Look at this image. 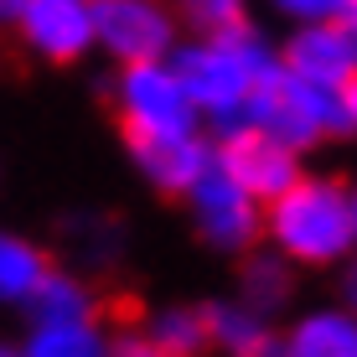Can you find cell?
Instances as JSON below:
<instances>
[{"instance_id":"1","label":"cell","mask_w":357,"mask_h":357,"mask_svg":"<svg viewBox=\"0 0 357 357\" xmlns=\"http://www.w3.org/2000/svg\"><path fill=\"white\" fill-rule=\"evenodd\" d=\"M264 243L290 259L295 269H326L352 264L357 254V187L347 171H311L290 181L280 197L264 202Z\"/></svg>"},{"instance_id":"2","label":"cell","mask_w":357,"mask_h":357,"mask_svg":"<svg viewBox=\"0 0 357 357\" xmlns=\"http://www.w3.org/2000/svg\"><path fill=\"white\" fill-rule=\"evenodd\" d=\"M171 73L181 78L197 119L207 135H228L243 125L249 93L259 89V78L280 63L275 42L254 26V21H233L223 31H197L187 42H176V52L166 57Z\"/></svg>"},{"instance_id":"3","label":"cell","mask_w":357,"mask_h":357,"mask_svg":"<svg viewBox=\"0 0 357 357\" xmlns=\"http://www.w3.org/2000/svg\"><path fill=\"white\" fill-rule=\"evenodd\" d=\"M109 109L125 140H181V135H202L181 78L171 63H125L109 78Z\"/></svg>"},{"instance_id":"4","label":"cell","mask_w":357,"mask_h":357,"mask_svg":"<svg viewBox=\"0 0 357 357\" xmlns=\"http://www.w3.org/2000/svg\"><path fill=\"white\" fill-rule=\"evenodd\" d=\"M181 202H187L192 238L202 243V249L223 254V259H238L254 243H264V202L243 192L218 161L181 192Z\"/></svg>"},{"instance_id":"5","label":"cell","mask_w":357,"mask_h":357,"mask_svg":"<svg viewBox=\"0 0 357 357\" xmlns=\"http://www.w3.org/2000/svg\"><path fill=\"white\" fill-rule=\"evenodd\" d=\"M326 93L331 89H311L305 78H295L275 63L259 78V89L249 93L243 125L280 140L295 155H311L316 145H326Z\"/></svg>"},{"instance_id":"6","label":"cell","mask_w":357,"mask_h":357,"mask_svg":"<svg viewBox=\"0 0 357 357\" xmlns=\"http://www.w3.org/2000/svg\"><path fill=\"white\" fill-rule=\"evenodd\" d=\"M93 52L114 68L125 63H166L181 42V21L171 0H89Z\"/></svg>"},{"instance_id":"7","label":"cell","mask_w":357,"mask_h":357,"mask_svg":"<svg viewBox=\"0 0 357 357\" xmlns=\"http://www.w3.org/2000/svg\"><path fill=\"white\" fill-rule=\"evenodd\" d=\"M10 31L21 36L26 57L52 68H73L93 52V16L89 0H21Z\"/></svg>"},{"instance_id":"8","label":"cell","mask_w":357,"mask_h":357,"mask_svg":"<svg viewBox=\"0 0 357 357\" xmlns=\"http://www.w3.org/2000/svg\"><path fill=\"white\" fill-rule=\"evenodd\" d=\"M280 68L305 78L311 89H347L357 83V31L352 21H311L290 26V36L275 47Z\"/></svg>"},{"instance_id":"9","label":"cell","mask_w":357,"mask_h":357,"mask_svg":"<svg viewBox=\"0 0 357 357\" xmlns=\"http://www.w3.org/2000/svg\"><path fill=\"white\" fill-rule=\"evenodd\" d=\"M213 161L223 166L249 197H259V202L280 197L305 171V155L285 151L280 140H269V135L249 130V125H238V130H228V135H213Z\"/></svg>"},{"instance_id":"10","label":"cell","mask_w":357,"mask_h":357,"mask_svg":"<svg viewBox=\"0 0 357 357\" xmlns=\"http://www.w3.org/2000/svg\"><path fill=\"white\" fill-rule=\"evenodd\" d=\"M135 176L161 197H181L213 166V135H181V140H125Z\"/></svg>"},{"instance_id":"11","label":"cell","mask_w":357,"mask_h":357,"mask_svg":"<svg viewBox=\"0 0 357 357\" xmlns=\"http://www.w3.org/2000/svg\"><path fill=\"white\" fill-rule=\"evenodd\" d=\"M233 301L249 305V311L269 316V321H280V316H290V305L301 301V269L290 259H280L269 243H254L249 254H238L233 259Z\"/></svg>"},{"instance_id":"12","label":"cell","mask_w":357,"mask_h":357,"mask_svg":"<svg viewBox=\"0 0 357 357\" xmlns=\"http://www.w3.org/2000/svg\"><path fill=\"white\" fill-rule=\"evenodd\" d=\"M280 357H357V311L342 301L290 311L280 326Z\"/></svg>"},{"instance_id":"13","label":"cell","mask_w":357,"mask_h":357,"mask_svg":"<svg viewBox=\"0 0 357 357\" xmlns=\"http://www.w3.org/2000/svg\"><path fill=\"white\" fill-rule=\"evenodd\" d=\"M207 305V352L218 357H280V326L269 316L238 305L233 295H218Z\"/></svg>"},{"instance_id":"14","label":"cell","mask_w":357,"mask_h":357,"mask_svg":"<svg viewBox=\"0 0 357 357\" xmlns=\"http://www.w3.org/2000/svg\"><path fill=\"white\" fill-rule=\"evenodd\" d=\"M52 264L57 259L42 238L0 223V311H26V301L36 295Z\"/></svg>"},{"instance_id":"15","label":"cell","mask_w":357,"mask_h":357,"mask_svg":"<svg viewBox=\"0 0 357 357\" xmlns=\"http://www.w3.org/2000/svg\"><path fill=\"white\" fill-rule=\"evenodd\" d=\"M98 311H104V301H98L93 275L68 269V264L47 269V280L26 301V321H83V316H98Z\"/></svg>"},{"instance_id":"16","label":"cell","mask_w":357,"mask_h":357,"mask_svg":"<svg viewBox=\"0 0 357 357\" xmlns=\"http://www.w3.org/2000/svg\"><path fill=\"white\" fill-rule=\"evenodd\" d=\"M130 233L119 218L109 213H68L63 218V249H68V269H83V275H98L125 254Z\"/></svg>"},{"instance_id":"17","label":"cell","mask_w":357,"mask_h":357,"mask_svg":"<svg viewBox=\"0 0 357 357\" xmlns=\"http://www.w3.org/2000/svg\"><path fill=\"white\" fill-rule=\"evenodd\" d=\"M21 352L26 357H109V326H104V316H83V321H26Z\"/></svg>"},{"instance_id":"18","label":"cell","mask_w":357,"mask_h":357,"mask_svg":"<svg viewBox=\"0 0 357 357\" xmlns=\"http://www.w3.org/2000/svg\"><path fill=\"white\" fill-rule=\"evenodd\" d=\"M140 331L171 357H207V305L202 301H161L140 321Z\"/></svg>"},{"instance_id":"19","label":"cell","mask_w":357,"mask_h":357,"mask_svg":"<svg viewBox=\"0 0 357 357\" xmlns=\"http://www.w3.org/2000/svg\"><path fill=\"white\" fill-rule=\"evenodd\" d=\"M171 10L192 31H223L233 21H249V0H171Z\"/></svg>"},{"instance_id":"20","label":"cell","mask_w":357,"mask_h":357,"mask_svg":"<svg viewBox=\"0 0 357 357\" xmlns=\"http://www.w3.org/2000/svg\"><path fill=\"white\" fill-rule=\"evenodd\" d=\"M269 10L290 26H311V21H352L357 0H269Z\"/></svg>"},{"instance_id":"21","label":"cell","mask_w":357,"mask_h":357,"mask_svg":"<svg viewBox=\"0 0 357 357\" xmlns=\"http://www.w3.org/2000/svg\"><path fill=\"white\" fill-rule=\"evenodd\" d=\"M357 135V83L326 93V140H352Z\"/></svg>"},{"instance_id":"22","label":"cell","mask_w":357,"mask_h":357,"mask_svg":"<svg viewBox=\"0 0 357 357\" xmlns=\"http://www.w3.org/2000/svg\"><path fill=\"white\" fill-rule=\"evenodd\" d=\"M109 357H171V352L155 347L140 326H130V331H109Z\"/></svg>"},{"instance_id":"23","label":"cell","mask_w":357,"mask_h":357,"mask_svg":"<svg viewBox=\"0 0 357 357\" xmlns=\"http://www.w3.org/2000/svg\"><path fill=\"white\" fill-rule=\"evenodd\" d=\"M16 10H21V0H0V26L10 31V21H16Z\"/></svg>"},{"instance_id":"24","label":"cell","mask_w":357,"mask_h":357,"mask_svg":"<svg viewBox=\"0 0 357 357\" xmlns=\"http://www.w3.org/2000/svg\"><path fill=\"white\" fill-rule=\"evenodd\" d=\"M0 357H26V352H21V342H0Z\"/></svg>"}]
</instances>
